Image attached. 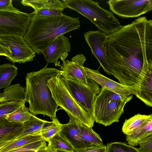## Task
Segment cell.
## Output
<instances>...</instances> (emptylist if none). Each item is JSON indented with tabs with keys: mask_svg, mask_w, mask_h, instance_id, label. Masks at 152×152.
I'll return each mask as SVG.
<instances>
[{
	"mask_svg": "<svg viewBox=\"0 0 152 152\" xmlns=\"http://www.w3.org/2000/svg\"><path fill=\"white\" fill-rule=\"evenodd\" d=\"M132 98L131 95H121L102 88L94 103L95 121L105 126L118 122L125 105Z\"/></svg>",
	"mask_w": 152,
	"mask_h": 152,
	"instance_id": "obj_6",
	"label": "cell"
},
{
	"mask_svg": "<svg viewBox=\"0 0 152 152\" xmlns=\"http://www.w3.org/2000/svg\"><path fill=\"white\" fill-rule=\"evenodd\" d=\"M31 14L29 27L23 37L36 53H42L55 39L80 26L79 18L72 17L63 13L54 17Z\"/></svg>",
	"mask_w": 152,
	"mask_h": 152,
	"instance_id": "obj_2",
	"label": "cell"
},
{
	"mask_svg": "<svg viewBox=\"0 0 152 152\" xmlns=\"http://www.w3.org/2000/svg\"><path fill=\"white\" fill-rule=\"evenodd\" d=\"M61 132L72 145L75 151L95 145L83 139L80 133L77 122L72 119H70L67 124H63Z\"/></svg>",
	"mask_w": 152,
	"mask_h": 152,
	"instance_id": "obj_15",
	"label": "cell"
},
{
	"mask_svg": "<svg viewBox=\"0 0 152 152\" xmlns=\"http://www.w3.org/2000/svg\"><path fill=\"white\" fill-rule=\"evenodd\" d=\"M83 69L88 78L95 81L102 88L121 95L133 94L128 87L105 76L100 73L99 69L94 70L84 67Z\"/></svg>",
	"mask_w": 152,
	"mask_h": 152,
	"instance_id": "obj_14",
	"label": "cell"
},
{
	"mask_svg": "<svg viewBox=\"0 0 152 152\" xmlns=\"http://www.w3.org/2000/svg\"><path fill=\"white\" fill-rule=\"evenodd\" d=\"M107 3L112 12L123 18L138 17L152 7V0H110Z\"/></svg>",
	"mask_w": 152,
	"mask_h": 152,
	"instance_id": "obj_10",
	"label": "cell"
},
{
	"mask_svg": "<svg viewBox=\"0 0 152 152\" xmlns=\"http://www.w3.org/2000/svg\"><path fill=\"white\" fill-rule=\"evenodd\" d=\"M60 70L43 67L39 70L27 73L24 100L29 104L30 112L35 115L42 114L52 120L56 118L58 106L54 99L47 83L54 76L61 74Z\"/></svg>",
	"mask_w": 152,
	"mask_h": 152,
	"instance_id": "obj_3",
	"label": "cell"
},
{
	"mask_svg": "<svg viewBox=\"0 0 152 152\" xmlns=\"http://www.w3.org/2000/svg\"><path fill=\"white\" fill-rule=\"evenodd\" d=\"M20 10L14 7L12 0H0V11L17 12Z\"/></svg>",
	"mask_w": 152,
	"mask_h": 152,
	"instance_id": "obj_34",
	"label": "cell"
},
{
	"mask_svg": "<svg viewBox=\"0 0 152 152\" xmlns=\"http://www.w3.org/2000/svg\"><path fill=\"white\" fill-rule=\"evenodd\" d=\"M23 129V124L11 122L6 118L0 119V145L13 140Z\"/></svg>",
	"mask_w": 152,
	"mask_h": 152,
	"instance_id": "obj_17",
	"label": "cell"
},
{
	"mask_svg": "<svg viewBox=\"0 0 152 152\" xmlns=\"http://www.w3.org/2000/svg\"><path fill=\"white\" fill-rule=\"evenodd\" d=\"M48 122L32 113L30 119L23 124V131L16 139L27 136L41 134L42 128Z\"/></svg>",
	"mask_w": 152,
	"mask_h": 152,
	"instance_id": "obj_19",
	"label": "cell"
},
{
	"mask_svg": "<svg viewBox=\"0 0 152 152\" xmlns=\"http://www.w3.org/2000/svg\"><path fill=\"white\" fill-rule=\"evenodd\" d=\"M32 14L20 11H0V36L24 37L31 23Z\"/></svg>",
	"mask_w": 152,
	"mask_h": 152,
	"instance_id": "obj_8",
	"label": "cell"
},
{
	"mask_svg": "<svg viewBox=\"0 0 152 152\" xmlns=\"http://www.w3.org/2000/svg\"><path fill=\"white\" fill-rule=\"evenodd\" d=\"M75 152H106V146L104 145H95L75 151Z\"/></svg>",
	"mask_w": 152,
	"mask_h": 152,
	"instance_id": "obj_35",
	"label": "cell"
},
{
	"mask_svg": "<svg viewBox=\"0 0 152 152\" xmlns=\"http://www.w3.org/2000/svg\"><path fill=\"white\" fill-rule=\"evenodd\" d=\"M64 80L73 97L94 118V103L96 98L101 90L99 85L91 79L88 85L76 81L65 79Z\"/></svg>",
	"mask_w": 152,
	"mask_h": 152,
	"instance_id": "obj_9",
	"label": "cell"
},
{
	"mask_svg": "<svg viewBox=\"0 0 152 152\" xmlns=\"http://www.w3.org/2000/svg\"><path fill=\"white\" fill-rule=\"evenodd\" d=\"M106 152H140L137 148L125 142H113L107 144Z\"/></svg>",
	"mask_w": 152,
	"mask_h": 152,
	"instance_id": "obj_30",
	"label": "cell"
},
{
	"mask_svg": "<svg viewBox=\"0 0 152 152\" xmlns=\"http://www.w3.org/2000/svg\"><path fill=\"white\" fill-rule=\"evenodd\" d=\"M62 2L65 8L74 10L86 17L100 31L107 35L121 26L113 13L102 8L98 2L90 0H65Z\"/></svg>",
	"mask_w": 152,
	"mask_h": 152,
	"instance_id": "obj_5",
	"label": "cell"
},
{
	"mask_svg": "<svg viewBox=\"0 0 152 152\" xmlns=\"http://www.w3.org/2000/svg\"><path fill=\"white\" fill-rule=\"evenodd\" d=\"M135 95L146 105L152 107V63L148 64Z\"/></svg>",
	"mask_w": 152,
	"mask_h": 152,
	"instance_id": "obj_16",
	"label": "cell"
},
{
	"mask_svg": "<svg viewBox=\"0 0 152 152\" xmlns=\"http://www.w3.org/2000/svg\"><path fill=\"white\" fill-rule=\"evenodd\" d=\"M44 140L41 134L27 136L16 139L0 145V152H7Z\"/></svg>",
	"mask_w": 152,
	"mask_h": 152,
	"instance_id": "obj_22",
	"label": "cell"
},
{
	"mask_svg": "<svg viewBox=\"0 0 152 152\" xmlns=\"http://www.w3.org/2000/svg\"><path fill=\"white\" fill-rule=\"evenodd\" d=\"M57 152H62V151H57Z\"/></svg>",
	"mask_w": 152,
	"mask_h": 152,
	"instance_id": "obj_37",
	"label": "cell"
},
{
	"mask_svg": "<svg viewBox=\"0 0 152 152\" xmlns=\"http://www.w3.org/2000/svg\"><path fill=\"white\" fill-rule=\"evenodd\" d=\"M48 146L56 151L75 152L72 145L61 132L56 134L48 142Z\"/></svg>",
	"mask_w": 152,
	"mask_h": 152,
	"instance_id": "obj_25",
	"label": "cell"
},
{
	"mask_svg": "<svg viewBox=\"0 0 152 152\" xmlns=\"http://www.w3.org/2000/svg\"><path fill=\"white\" fill-rule=\"evenodd\" d=\"M56 104L68 114L70 119L89 127L94 126L95 120L76 101L66 86L60 74L54 76L47 83Z\"/></svg>",
	"mask_w": 152,
	"mask_h": 152,
	"instance_id": "obj_4",
	"label": "cell"
},
{
	"mask_svg": "<svg viewBox=\"0 0 152 152\" xmlns=\"http://www.w3.org/2000/svg\"><path fill=\"white\" fill-rule=\"evenodd\" d=\"M26 102L24 99L17 101H9L0 104V119L6 118L9 115L13 113L21 107L25 105Z\"/></svg>",
	"mask_w": 152,
	"mask_h": 152,
	"instance_id": "obj_29",
	"label": "cell"
},
{
	"mask_svg": "<svg viewBox=\"0 0 152 152\" xmlns=\"http://www.w3.org/2000/svg\"><path fill=\"white\" fill-rule=\"evenodd\" d=\"M63 11L56 9H46L37 11H34L32 13L42 16L54 17L61 15L63 13Z\"/></svg>",
	"mask_w": 152,
	"mask_h": 152,
	"instance_id": "obj_32",
	"label": "cell"
},
{
	"mask_svg": "<svg viewBox=\"0 0 152 152\" xmlns=\"http://www.w3.org/2000/svg\"><path fill=\"white\" fill-rule=\"evenodd\" d=\"M149 115L137 114L130 118L125 120L123 124L122 130L126 135H131L140 126L147 120L151 116Z\"/></svg>",
	"mask_w": 152,
	"mask_h": 152,
	"instance_id": "obj_24",
	"label": "cell"
},
{
	"mask_svg": "<svg viewBox=\"0 0 152 152\" xmlns=\"http://www.w3.org/2000/svg\"><path fill=\"white\" fill-rule=\"evenodd\" d=\"M21 3L24 6L32 7L35 11L46 9L63 11L65 8L63 2L59 0H23Z\"/></svg>",
	"mask_w": 152,
	"mask_h": 152,
	"instance_id": "obj_21",
	"label": "cell"
},
{
	"mask_svg": "<svg viewBox=\"0 0 152 152\" xmlns=\"http://www.w3.org/2000/svg\"><path fill=\"white\" fill-rule=\"evenodd\" d=\"M46 145V141L43 140L7 152H38L39 149Z\"/></svg>",
	"mask_w": 152,
	"mask_h": 152,
	"instance_id": "obj_31",
	"label": "cell"
},
{
	"mask_svg": "<svg viewBox=\"0 0 152 152\" xmlns=\"http://www.w3.org/2000/svg\"><path fill=\"white\" fill-rule=\"evenodd\" d=\"M38 152H57V151L52 149L48 146L46 145L39 149Z\"/></svg>",
	"mask_w": 152,
	"mask_h": 152,
	"instance_id": "obj_36",
	"label": "cell"
},
{
	"mask_svg": "<svg viewBox=\"0 0 152 152\" xmlns=\"http://www.w3.org/2000/svg\"><path fill=\"white\" fill-rule=\"evenodd\" d=\"M108 36L106 57L112 75L134 93L152 63V20L139 17Z\"/></svg>",
	"mask_w": 152,
	"mask_h": 152,
	"instance_id": "obj_1",
	"label": "cell"
},
{
	"mask_svg": "<svg viewBox=\"0 0 152 152\" xmlns=\"http://www.w3.org/2000/svg\"><path fill=\"white\" fill-rule=\"evenodd\" d=\"M152 135V114L145 122L136 129L130 135H126L127 144L133 146H137L139 142Z\"/></svg>",
	"mask_w": 152,
	"mask_h": 152,
	"instance_id": "obj_18",
	"label": "cell"
},
{
	"mask_svg": "<svg viewBox=\"0 0 152 152\" xmlns=\"http://www.w3.org/2000/svg\"><path fill=\"white\" fill-rule=\"evenodd\" d=\"M71 50V45L69 38L64 35L61 36L53 40L42 53L46 62V66L50 63H54L55 66H59L58 59L65 60Z\"/></svg>",
	"mask_w": 152,
	"mask_h": 152,
	"instance_id": "obj_13",
	"label": "cell"
},
{
	"mask_svg": "<svg viewBox=\"0 0 152 152\" xmlns=\"http://www.w3.org/2000/svg\"><path fill=\"white\" fill-rule=\"evenodd\" d=\"M84 36L92 54L98 60L104 71L108 75H112L106 57L108 35L100 30L91 31L85 33Z\"/></svg>",
	"mask_w": 152,
	"mask_h": 152,
	"instance_id": "obj_11",
	"label": "cell"
},
{
	"mask_svg": "<svg viewBox=\"0 0 152 152\" xmlns=\"http://www.w3.org/2000/svg\"><path fill=\"white\" fill-rule=\"evenodd\" d=\"M25 88L19 83L10 85L0 94V103L24 99Z\"/></svg>",
	"mask_w": 152,
	"mask_h": 152,
	"instance_id": "obj_20",
	"label": "cell"
},
{
	"mask_svg": "<svg viewBox=\"0 0 152 152\" xmlns=\"http://www.w3.org/2000/svg\"><path fill=\"white\" fill-rule=\"evenodd\" d=\"M62 125L57 118L53 119L51 122L48 121L42 128L41 135L44 140L48 142L54 136L61 132Z\"/></svg>",
	"mask_w": 152,
	"mask_h": 152,
	"instance_id": "obj_27",
	"label": "cell"
},
{
	"mask_svg": "<svg viewBox=\"0 0 152 152\" xmlns=\"http://www.w3.org/2000/svg\"><path fill=\"white\" fill-rule=\"evenodd\" d=\"M86 60V57L82 54L76 55L70 61L63 60L60 66L61 75L65 79L76 81L88 85L91 79L88 78L83 69Z\"/></svg>",
	"mask_w": 152,
	"mask_h": 152,
	"instance_id": "obj_12",
	"label": "cell"
},
{
	"mask_svg": "<svg viewBox=\"0 0 152 152\" xmlns=\"http://www.w3.org/2000/svg\"><path fill=\"white\" fill-rule=\"evenodd\" d=\"M18 68L14 64L5 63L0 65V88L9 86L17 76Z\"/></svg>",
	"mask_w": 152,
	"mask_h": 152,
	"instance_id": "obj_23",
	"label": "cell"
},
{
	"mask_svg": "<svg viewBox=\"0 0 152 152\" xmlns=\"http://www.w3.org/2000/svg\"><path fill=\"white\" fill-rule=\"evenodd\" d=\"M28 108L23 106L8 115L6 119L9 121L23 124L30 118L32 113Z\"/></svg>",
	"mask_w": 152,
	"mask_h": 152,
	"instance_id": "obj_28",
	"label": "cell"
},
{
	"mask_svg": "<svg viewBox=\"0 0 152 152\" xmlns=\"http://www.w3.org/2000/svg\"><path fill=\"white\" fill-rule=\"evenodd\" d=\"M36 53L23 37L0 36V55L13 64L32 61Z\"/></svg>",
	"mask_w": 152,
	"mask_h": 152,
	"instance_id": "obj_7",
	"label": "cell"
},
{
	"mask_svg": "<svg viewBox=\"0 0 152 152\" xmlns=\"http://www.w3.org/2000/svg\"><path fill=\"white\" fill-rule=\"evenodd\" d=\"M151 11H152V7H151Z\"/></svg>",
	"mask_w": 152,
	"mask_h": 152,
	"instance_id": "obj_38",
	"label": "cell"
},
{
	"mask_svg": "<svg viewBox=\"0 0 152 152\" xmlns=\"http://www.w3.org/2000/svg\"><path fill=\"white\" fill-rule=\"evenodd\" d=\"M138 144L140 152H152V135L140 141Z\"/></svg>",
	"mask_w": 152,
	"mask_h": 152,
	"instance_id": "obj_33",
	"label": "cell"
},
{
	"mask_svg": "<svg viewBox=\"0 0 152 152\" xmlns=\"http://www.w3.org/2000/svg\"><path fill=\"white\" fill-rule=\"evenodd\" d=\"M80 133L83 139L92 145H103V142L99 135L95 132L92 127L77 122Z\"/></svg>",
	"mask_w": 152,
	"mask_h": 152,
	"instance_id": "obj_26",
	"label": "cell"
}]
</instances>
